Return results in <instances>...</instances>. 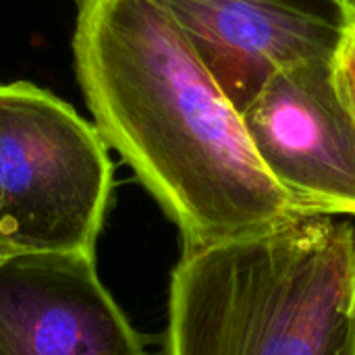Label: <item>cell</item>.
Wrapping results in <instances>:
<instances>
[{
  "label": "cell",
  "instance_id": "7",
  "mask_svg": "<svg viewBox=\"0 0 355 355\" xmlns=\"http://www.w3.org/2000/svg\"><path fill=\"white\" fill-rule=\"evenodd\" d=\"M333 67H335L339 94L355 119V29L339 48Z\"/></svg>",
  "mask_w": 355,
  "mask_h": 355
},
{
  "label": "cell",
  "instance_id": "2",
  "mask_svg": "<svg viewBox=\"0 0 355 355\" xmlns=\"http://www.w3.org/2000/svg\"><path fill=\"white\" fill-rule=\"evenodd\" d=\"M166 355H355V227L304 214L183 245Z\"/></svg>",
  "mask_w": 355,
  "mask_h": 355
},
{
  "label": "cell",
  "instance_id": "5",
  "mask_svg": "<svg viewBox=\"0 0 355 355\" xmlns=\"http://www.w3.org/2000/svg\"><path fill=\"white\" fill-rule=\"evenodd\" d=\"M243 110L279 69L335 60L355 29L354 0H156Z\"/></svg>",
  "mask_w": 355,
  "mask_h": 355
},
{
  "label": "cell",
  "instance_id": "6",
  "mask_svg": "<svg viewBox=\"0 0 355 355\" xmlns=\"http://www.w3.org/2000/svg\"><path fill=\"white\" fill-rule=\"evenodd\" d=\"M0 355H150L89 254L0 258Z\"/></svg>",
  "mask_w": 355,
  "mask_h": 355
},
{
  "label": "cell",
  "instance_id": "3",
  "mask_svg": "<svg viewBox=\"0 0 355 355\" xmlns=\"http://www.w3.org/2000/svg\"><path fill=\"white\" fill-rule=\"evenodd\" d=\"M112 175L94 121L33 83H0V258L94 256Z\"/></svg>",
  "mask_w": 355,
  "mask_h": 355
},
{
  "label": "cell",
  "instance_id": "4",
  "mask_svg": "<svg viewBox=\"0 0 355 355\" xmlns=\"http://www.w3.org/2000/svg\"><path fill=\"white\" fill-rule=\"evenodd\" d=\"M333 62L279 69L241 116L260 162L300 214L355 216V119Z\"/></svg>",
  "mask_w": 355,
  "mask_h": 355
},
{
  "label": "cell",
  "instance_id": "1",
  "mask_svg": "<svg viewBox=\"0 0 355 355\" xmlns=\"http://www.w3.org/2000/svg\"><path fill=\"white\" fill-rule=\"evenodd\" d=\"M73 56L94 125L183 245L304 216L260 162L241 110L156 0H77Z\"/></svg>",
  "mask_w": 355,
  "mask_h": 355
}]
</instances>
